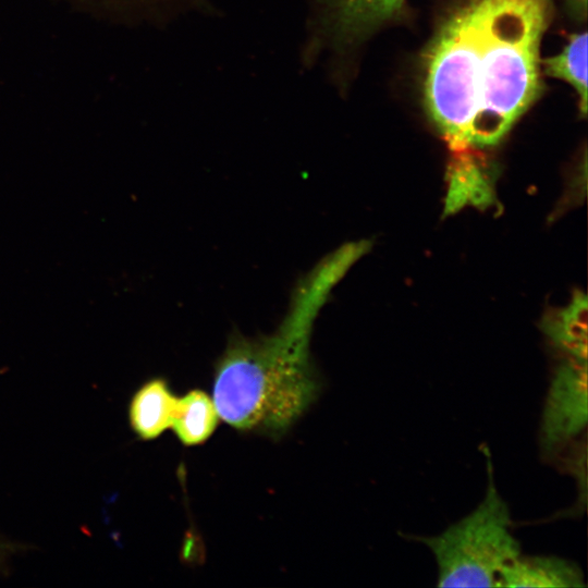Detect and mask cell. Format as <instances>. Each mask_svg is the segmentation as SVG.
<instances>
[{"label":"cell","instance_id":"6da1fadb","mask_svg":"<svg viewBox=\"0 0 588 588\" xmlns=\"http://www.w3.org/2000/svg\"><path fill=\"white\" fill-rule=\"evenodd\" d=\"M553 0H464L425 54L428 117L452 150L498 144L542 91Z\"/></svg>","mask_w":588,"mask_h":588},{"label":"cell","instance_id":"7a4b0ae2","mask_svg":"<svg viewBox=\"0 0 588 588\" xmlns=\"http://www.w3.org/2000/svg\"><path fill=\"white\" fill-rule=\"evenodd\" d=\"M369 248L368 241L347 243L320 260L295 287L273 333L230 336L213 372L212 400L221 420L280 438L309 408L321 389L309 352L314 322L331 290Z\"/></svg>","mask_w":588,"mask_h":588},{"label":"cell","instance_id":"3957f363","mask_svg":"<svg viewBox=\"0 0 588 588\" xmlns=\"http://www.w3.org/2000/svg\"><path fill=\"white\" fill-rule=\"evenodd\" d=\"M415 538L433 555L438 587H498L502 569L522 553L490 464L485 495L471 512L438 535Z\"/></svg>","mask_w":588,"mask_h":588},{"label":"cell","instance_id":"277c9868","mask_svg":"<svg viewBox=\"0 0 588 588\" xmlns=\"http://www.w3.org/2000/svg\"><path fill=\"white\" fill-rule=\"evenodd\" d=\"M307 19L301 49L303 68L327 58L331 82L344 90L356 54L379 29L394 21L406 0H305Z\"/></svg>","mask_w":588,"mask_h":588},{"label":"cell","instance_id":"5b68a950","mask_svg":"<svg viewBox=\"0 0 588 588\" xmlns=\"http://www.w3.org/2000/svg\"><path fill=\"white\" fill-rule=\"evenodd\" d=\"M587 360L565 356L556 366L544 397L538 443L541 457L555 458L586 433Z\"/></svg>","mask_w":588,"mask_h":588},{"label":"cell","instance_id":"8992f818","mask_svg":"<svg viewBox=\"0 0 588 588\" xmlns=\"http://www.w3.org/2000/svg\"><path fill=\"white\" fill-rule=\"evenodd\" d=\"M580 566L558 555H524L511 561L499 576L498 587L507 588H583Z\"/></svg>","mask_w":588,"mask_h":588},{"label":"cell","instance_id":"52a82bcc","mask_svg":"<svg viewBox=\"0 0 588 588\" xmlns=\"http://www.w3.org/2000/svg\"><path fill=\"white\" fill-rule=\"evenodd\" d=\"M177 396L163 378H151L132 396L128 419L133 431L142 440L159 438L170 429Z\"/></svg>","mask_w":588,"mask_h":588},{"label":"cell","instance_id":"ba28073f","mask_svg":"<svg viewBox=\"0 0 588 588\" xmlns=\"http://www.w3.org/2000/svg\"><path fill=\"white\" fill-rule=\"evenodd\" d=\"M471 149L453 150L455 156L449 171L445 213H453L467 204L487 206L492 201L489 176Z\"/></svg>","mask_w":588,"mask_h":588},{"label":"cell","instance_id":"9c48e42d","mask_svg":"<svg viewBox=\"0 0 588 588\" xmlns=\"http://www.w3.org/2000/svg\"><path fill=\"white\" fill-rule=\"evenodd\" d=\"M588 301L577 291L569 304L542 320V330L565 356L587 360Z\"/></svg>","mask_w":588,"mask_h":588},{"label":"cell","instance_id":"30bf717a","mask_svg":"<svg viewBox=\"0 0 588 588\" xmlns=\"http://www.w3.org/2000/svg\"><path fill=\"white\" fill-rule=\"evenodd\" d=\"M220 416L212 397L199 389H193L177 397L171 429L186 446L206 442L216 431Z\"/></svg>","mask_w":588,"mask_h":588},{"label":"cell","instance_id":"8fae6325","mask_svg":"<svg viewBox=\"0 0 588 588\" xmlns=\"http://www.w3.org/2000/svg\"><path fill=\"white\" fill-rule=\"evenodd\" d=\"M548 76L569 84L577 94L579 111L587 113V32L573 34L555 56L541 60Z\"/></svg>","mask_w":588,"mask_h":588},{"label":"cell","instance_id":"7c38bea8","mask_svg":"<svg viewBox=\"0 0 588 588\" xmlns=\"http://www.w3.org/2000/svg\"><path fill=\"white\" fill-rule=\"evenodd\" d=\"M568 14L577 22L587 17V0H563Z\"/></svg>","mask_w":588,"mask_h":588}]
</instances>
